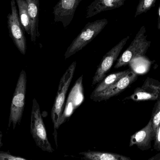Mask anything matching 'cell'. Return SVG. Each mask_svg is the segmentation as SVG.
Here are the masks:
<instances>
[{
	"mask_svg": "<svg viewBox=\"0 0 160 160\" xmlns=\"http://www.w3.org/2000/svg\"><path fill=\"white\" fill-rule=\"evenodd\" d=\"M77 63L74 61L68 67L60 80L57 95L51 111L52 120L54 126L53 135L56 147L58 146V130L59 122L64 111L66 96L76 70Z\"/></svg>",
	"mask_w": 160,
	"mask_h": 160,
	"instance_id": "obj_1",
	"label": "cell"
},
{
	"mask_svg": "<svg viewBox=\"0 0 160 160\" xmlns=\"http://www.w3.org/2000/svg\"><path fill=\"white\" fill-rule=\"evenodd\" d=\"M108 23L107 19L103 18L87 23L68 48L65 54V59L71 57L91 42Z\"/></svg>",
	"mask_w": 160,
	"mask_h": 160,
	"instance_id": "obj_2",
	"label": "cell"
},
{
	"mask_svg": "<svg viewBox=\"0 0 160 160\" xmlns=\"http://www.w3.org/2000/svg\"><path fill=\"white\" fill-rule=\"evenodd\" d=\"M30 131L36 144L42 151L51 153L54 152L48 139L40 107L35 98H33L32 101Z\"/></svg>",
	"mask_w": 160,
	"mask_h": 160,
	"instance_id": "obj_3",
	"label": "cell"
},
{
	"mask_svg": "<svg viewBox=\"0 0 160 160\" xmlns=\"http://www.w3.org/2000/svg\"><path fill=\"white\" fill-rule=\"evenodd\" d=\"M151 44L147 39L146 30L142 26L130 46L118 59L114 67L118 69L128 65L132 60L145 56Z\"/></svg>",
	"mask_w": 160,
	"mask_h": 160,
	"instance_id": "obj_4",
	"label": "cell"
},
{
	"mask_svg": "<svg viewBox=\"0 0 160 160\" xmlns=\"http://www.w3.org/2000/svg\"><path fill=\"white\" fill-rule=\"evenodd\" d=\"M27 76L24 70L20 73L13 95L9 114L8 127L12 125L13 129L21 121L25 103Z\"/></svg>",
	"mask_w": 160,
	"mask_h": 160,
	"instance_id": "obj_5",
	"label": "cell"
},
{
	"mask_svg": "<svg viewBox=\"0 0 160 160\" xmlns=\"http://www.w3.org/2000/svg\"><path fill=\"white\" fill-rule=\"evenodd\" d=\"M16 3L14 0L10 3L11 12L7 16L8 27L9 36L15 46L22 54L25 55L27 49L26 38L20 21Z\"/></svg>",
	"mask_w": 160,
	"mask_h": 160,
	"instance_id": "obj_6",
	"label": "cell"
},
{
	"mask_svg": "<svg viewBox=\"0 0 160 160\" xmlns=\"http://www.w3.org/2000/svg\"><path fill=\"white\" fill-rule=\"evenodd\" d=\"M129 38V36L124 38L103 56L93 77L92 85L98 84L105 78L106 73L111 69L114 63L117 61L121 51Z\"/></svg>",
	"mask_w": 160,
	"mask_h": 160,
	"instance_id": "obj_7",
	"label": "cell"
},
{
	"mask_svg": "<svg viewBox=\"0 0 160 160\" xmlns=\"http://www.w3.org/2000/svg\"><path fill=\"white\" fill-rule=\"evenodd\" d=\"M160 98V82L159 81L148 77L141 87L134 90L133 94L125 100L134 101H158Z\"/></svg>",
	"mask_w": 160,
	"mask_h": 160,
	"instance_id": "obj_8",
	"label": "cell"
},
{
	"mask_svg": "<svg viewBox=\"0 0 160 160\" xmlns=\"http://www.w3.org/2000/svg\"><path fill=\"white\" fill-rule=\"evenodd\" d=\"M82 82L83 75H82L76 81L74 87L70 91L66 104L65 109L58 125L59 128L71 116L74 110L78 108L83 101L84 96Z\"/></svg>",
	"mask_w": 160,
	"mask_h": 160,
	"instance_id": "obj_9",
	"label": "cell"
},
{
	"mask_svg": "<svg viewBox=\"0 0 160 160\" xmlns=\"http://www.w3.org/2000/svg\"><path fill=\"white\" fill-rule=\"evenodd\" d=\"M138 77V74L136 72L131 70L112 86L101 93L90 96V99L94 101L99 102L108 100L124 91L137 80Z\"/></svg>",
	"mask_w": 160,
	"mask_h": 160,
	"instance_id": "obj_10",
	"label": "cell"
},
{
	"mask_svg": "<svg viewBox=\"0 0 160 160\" xmlns=\"http://www.w3.org/2000/svg\"><path fill=\"white\" fill-rule=\"evenodd\" d=\"M82 0H61L53 7L55 22H62L67 28L73 20L75 12Z\"/></svg>",
	"mask_w": 160,
	"mask_h": 160,
	"instance_id": "obj_11",
	"label": "cell"
},
{
	"mask_svg": "<svg viewBox=\"0 0 160 160\" xmlns=\"http://www.w3.org/2000/svg\"><path fill=\"white\" fill-rule=\"evenodd\" d=\"M155 136L152 122L150 120L146 126L131 137L129 147L136 146L142 151L148 150L151 148V142L154 141Z\"/></svg>",
	"mask_w": 160,
	"mask_h": 160,
	"instance_id": "obj_12",
	"label": "cell"
},
{
	"mask_svg": "<svg viewBox=\"0 0 160 160\" xmlns=\"http://www.w3.org/2000/svg\"><path fill=\"white\" fill-rule=\"evenodd\" d=\"M126 0H95L87 8L86 18H89L97 14L118 8L124 5Z\"/></svg>",
	"mask_w": 160,
	"mask_h": 160,
	"instance_id": "obj_13",
	"label": "cell"
},
{
	"mask_svg": "<svg viewBox=\"0 0 160 160\" xmlns=\"http://www.w3.org/2000/svg\"><path fill=\"white\" fill-rule=\"evenodd\" d=\"M31 24V39L35 43L40 34L38 31L39 0H26Z\"/></svg>",
	"mask_w": 160,
	"mask_h": 160,
	"instance_id": "obj_14",
	"label": "cell"
},
{
	"mask_svg": "<svg viewBox=\"0 0 160 160\" xmlns=\"http://www.w3.org/2000/svg\"><path fill=\"white\" fill-rule=\"evenodd\" d=\"M79 154L84 160H132L129 157L111 152L88 150Z\"/></svg>",
	"mask_w": 160,
	"mask_h": 160,
	"instance_id": "obj_15",
	"label": "cell"
},
{
	"mask_svg": "<svg viewBox=\"0 0 160 160\" xmlns=\"http://www.w3.org/2000/svg\"><path fill=\"white\" fill-rule=\"evenodd\" d=\"M130 69H128L116 73H112L105 77L98 84L96 88L93 90L90 96L94 95L105 91L116 83L122 77L128 74Z\"/></svg>",
	"mask_w": 160,
	"mask_h": 160,
	"instance_id": "obj_16",
	"label": "cell"
},
{
	"mask_svg": "<svg viewBox=\"0 0 160 160\" xmlns=\"http://www.w3.org/2000/svg\"><path fill=\"white\" fill-rule=\"evenodd\" d=\"M18 8L20 21L24 31L29 35L31 34V24L28 10V5L26 0L16 1Z\"/></svg>",
	"mask_w": 160,
	"mask_h": 160,
	"instance_id": "obj_17",
	"label": "cell"
},
{
	"mask_svg": "<svg viewBox=\"0 0 160 160\" xmlns=\"http://www.w3.org/2000/svg\"><path fill=\"white\" fill-rule=\"evenodd\" d=\"M156 0H141L136 8V13L134 17L137 16L150 10L156 4Z\"/></svg>",
	"mask_w": 160,
	"mask_h": 160,
	"instance_id": "obj_18",
	"label": "cell"
},
{
	"mask_svg": "<svg viewBox=\"0 0 160 160\" xmlns=\"http://www.w3.org/2000/svg\"><path fill=\"white\" fill-rule=\"evenodd\" d=\"M150 120L152 122V126L155 134L160 124V98L157 101L152 112Z\"/></svg>",
	"mask_w": 160,
	"mask_h": 160,
	"instance_id": "obj_19",
	"label": "cell"
},
{
	"mask_svg": "<svg viewBox=\"0 0 160 160\" xmlns=\"http://www.w3.org/2000/svg\"><path fill=\"white\" fill-rule=\"evenodd\" d=\"M0 160H29L16 157L8 153V152L0 151Z\"/></svg>",
	"mask_w": 160,
	"mask_h": 160,
	"instance_id": "obj_20",
	"label": "cell"
},
{
	"mask_svg": "<svg viewBox=\"0 0 160 160\" xmlns=\"http://www.w3.org/2000/svg\"><path fill=\"white\" fill-rule=\"evenodd\" d=\"M154 148L156 151L160 153V124L157 130L154 139Z\"/></svg>",
	"mask_w": 160,
	"mask_h": 160,
	"instance_id": "obj_21",
	"label": "cell"
},
{
	"mask_svg": "<svg viewBox=\"0 0 160 160\" xmlns=\"http://www.w3.org/2000/svg\"><path fill=\"white\" fill-rule=\"evenodd\" d=\"M148 160H160V153H158L156 156L152 157Z\"/></svg>",
	"mask_w": 160,
	"mask_h": 160,
	"instance_id": "obj_22",
	"label": "cell"
},
{
	"mask_svg": "<svg viewBox=\"0 0 160 160\" xmlns=\"http://www.w3.org/2000/svg\"><path fill=\"white\" fill-rule=\"evenodd\" d=\"M158 28L160 30V3L158 8Z\"/></svg>",
	"mask_w": 160,
	"mask_h": 160,
	"instance_id": "obj_23",
	"label": "cell"
},
{
	"mask_svg": "<svg viewBox=\"0 0 160 160\" xmlns=\"http://www.w3.org/2000/svg\"><path fill=\"white\" fill-rule=\"evenodd\" d=\"M2 132H1V129H0V147H1V146H2Z\"/></svg>",
	"mask_w": 160,
	"mask_h": 160,
	"instance_id": "obj_24",
	"label": "cell"
}]
</instances>
